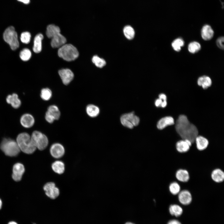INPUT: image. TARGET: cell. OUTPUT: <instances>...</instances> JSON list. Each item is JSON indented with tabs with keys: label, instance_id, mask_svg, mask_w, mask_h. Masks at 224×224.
Returning <instances> with one entry per match:
<instances>
[{
	"label": "cell",
	"instance_id": "836d02e7",
	"mask_svg": "<svg viewBox=\"0 0 224 224\" xmlns=\"http://www.w3.org/2000/svg\"><path fill=\"white\" fill-rule=\"evenodd\" d=\"M19 55L22 60L26 61L29 60L31 58V53L29 49L25 48L20 52Z\"/></svg>",
	"mask_w": 224,
	"mask_h": 224
},
{
	"label": "cell",
	"instance_id": "ab89813d",
	"mask_svg": "<svg viewBox=\"0 0 224 224\" xmlns=\"http://www.w3.org/2000/svg\"><path fill=\"white\" fill-rule=\"evenodd\" d=\"M163 100L159 98L157 99L155 101V106L157 107H160L162 102Z\"/></svg>",
	"mask_w": 224,
	"mask_h": 224
},
{
	"label": "cell",
	"instance_id": "ee69618b",
	"mask_svg": "<svg viewBox=\"0 0 224 224\" xmlns=\"http://www.w3.org/2000/svg\"><path fill=\"white\" fill-rule=\"evenodd\" d=\"M8 224H17V223L15 222L11 221L9 222Z\"/></svg>",
	"mask_w": 224,
	"mask_h": 224
},
{
	"label": "cell",
	"instance_id": "ac0fdd59",
	"mask_svg": "<svg viewBox=\"0 0 224 224\" xmlns=\"http://www.w3.org/2000/svg\"><path fill=\"white\" fill-rule=\"evenodd\" d=\"M212 179L216 183H221L224 180V172L220 168L214 169L211 174Z\"/></svg>",
	"mask_w": 224,
	"mask_h": 224
},
{
	"label": "cell",
	"instance_id": "cb8c5ba5",
	"mask_svg": "<svg viewBox=\"0 0 224 224\" xmlns=\"http://www.w3.org/2000/svg\"><path fill=\"white\" fill-rule=\"evenodd\" d=\"M197 83L198 86H202L203 89H206L211 86L212 81L209 77L203 76L198 78Z\"/></svg>",
	"mask_w": 224,
	"mask_h": 224
},
{
	"label": "cell",
	"instance_id": "7a4b0ae2",
	"mask_svg": "<svg viewBox=\"0 0 224 224\" xmlns=\"http://www.w3.org/2000/svg\"><path fill=\"white\" fill-rule=\"evenodd\" d=\"M16 142L20 150L26 154H32L36 149L31 140V136L27 133L19 134L16 138Z\"/></svg>",
	"mask_w": 224,
	"mask_h": 224
},
{
	"label": "cell",
	"instance_id": "f546056e",
	"mask_svg": "<svg viewBox=\"0 0 224 224\" xmlns=\"http://www.w3.org/2000/svg\"><path fill=\"white\" fill-rule=\"evenodd\" d=\"M184 42L183 40L180 38L175 39L172 43L171 45L173 49L177 52L180 51L181 47L184 45Z\"/></svg>",
	"mask_w": 224,
	"mask_h": 224
},
{
	"label": "cell",
	"instance_id": "4dcf8cb0",
	"mask_svg": "<svg viewBox=\"0 0 224 224\" xmlns=\"http://www.w3.org/2000/svg\"><path fill=\"white\" fill-rule=\"evenodd\" d=\"M124 35L129 40L132 39L135 35V31L130 26H125L123 30Z\"/></svg>",
	"mask_w": 224,
	"mask_h": 224
},
{
	"label": "cell",
	"instance_id": "4316f807",
	"mask_svg": "<svg viewBox=\"0 0 224 224\" xmlns=\"http://www.w3.org/2000/svg\"><path fill=\"white\" fill-rule=\"evenodd\" d=\"M60 32V30L58 26L51 24L48 25L47 27L46 35L49 38L51 39L54 35Z\"/></svg>",
	"mask_w": 224,
	"mask_h": 224
},
{
	"label": "cell",
	"instance_id": "d6a6232c",
	"mask_svg": "<svg viewBox=\"0 0 224 224\" xmlns=\"http://www.w3.org/2000/svg\"><path fill=\"white\" fill-rule=\"evenodd\" d=\"M41 98L44 100L47 101L50 99L52 96V92L48 88L42 89L40 94Z\"/></svg>",
	"mask_w": 224,
	"mask_h": 224
},
{
	"label": "cell",
	"instance_id": "3957f363",
	"mask_svg": "<svg viewBox=\"0 0 224 224\" xmlns=\"http://www.w3.org/2000/svg\"><path fill=\"white\" fill-rule=\"evenodd\" d=\"M58 56L64 60L71 61L76 59L79 56L77 49L70 44H65L59 48L58 50Z\"/></svg>",
	"mask_w": 224,
	"mask_h": 224
},
{
	"label": "cell",
	"instance_id": "603a6c76",
	"mask_svg": "<svg viewBox=\"0 0 224 224\" xmlns=\"http://www.w3.org/2000/svg\"><path fill=\"white\" fill-rule=\"evenodd\" d=\"M43 35L40 33L38 34L35 37L33 49L34 52L38 53L42 50V41L43 39Z\"/></svg>",
	"mask_w": 224,
	"mask_h": 224
},
{
	"label": "cell",
	"instance_id": "2e32d148",
	"mask_svg": "<svg viewBox=\"0 0 224 224\" xmlns=\"http://www.w3.org/2000/svg\"><path fill=\"white\" fill-rule=\"evenodd\" d=\"M194 142L197 149L199 151H203L206 149L209 144L208 140L202 136L198 135L195 138Z\"/></svg>",
	"mask_w": 224,
	"mask_h": 224
},
{
	"label": "cell",
	"instance_id": "52a82bcc",
	"mask_svg": "<svg viewBox=\"0 0 224 224\" xmlns=\"http://www.w3.org/2000/svg\"><path fill=\"white\" fill-rule=\"evenodd\" d=\"M122 124L125 127L132 128L134 126L138 125L140 121L139 118L134 115V112L124 114L120 117Z\"/></svg>",
	"mask_w": 224,
	"mask_h": 224
},
{
	"label": "cell",
	"instance_id": "b9f144b4",
	"mask_svg": "<svg viewBox=\"0 0 224 224\" xmlns=\"http://www.w3.org/2000/svg\"><path fill=\"white\" fill-rule=\"evenodd\" d=\"M167 105V100H163L162 101V102L161 104V107H162V108H165L166 106Z\"/></svg>",
	"mask_w": 224,
	"mask_h": 224
},
{
	"label": "cell",
	"instance_id": "1f68e13d",
	"mask_svg": "<svg viewBox=\"0 0 224 224\" xmlns=\"http://www.w3.org/2000/svg\"><path fill=\"white\" fill-rule=\"evenodd\" d=\"M200 44L196 41L190 43L188 45V50L191 53L194 54L198 52L201 49Z\"/></svg>",
	"mask_w": 224,
	"mask_h": 224
},
{
	"label": "cell",
	"instance_id": "9c48e42d",
	"mask_svg": "<svg viewBox=\"0 0 224 224\" xmlns=\"http://www.w3.org/2000/svg\"><path fill=\"white\" fill-rule=\"evenodd\" d=\"M178 195V198L179 202L183 205H189L192 202V194L187 190L184 189L180 191Z\"/></svg>",
	"mask_w": 224,
	"mask_h": 224
},
{
	"label": "cell",
	"instance_id": "484cf974",
	"mask_svg": "<svg viewBox=\"0 0 224 224\" xmlns=\"http://www.w3.org/2000/svg\"><path fill=\"white\" fill-rule=\"evenodd\" d=\"M52 168L54 172L59 174L63 173L65 170L64 163L59 161H57L53 162L52 165Z\"/></svg>",
	"mask_w": 224,
	"mask_h": 224
},
{
	"label": "cell",
	"instance_id": "ba28073f",
	"mask_svg": "<svg viewBox=\"0 0 224 224\" xmlns=\"http://www.w3.org/2000/svg\"><path fill=\"white\" fill-rule=\"evenodd\" d=\"M46 195L52 199H55L59 195V191L53 182H49L45 184L43 187Z\"/></svg>",
	"mask_w": 224,
	"mask_h": 224
},
{
	"label": "cell",
	"instance_id": "8fae6325",
	"mask_svg": "<svg viewBox=\"0 0 224 224\" xmlns=\"http://www.w3.org/2000/svg\"><path fill=\"white\" fill-rule=\"evenodd\" d=\"M58 72L63 83L65 85H68L74 77L73 72L69 69H61Z\"/></svg>",
	"mask_w": 224,
	"mask_h": 224
},
{
	"label": "cell",
	"instance_id": "f1b7e54d",
	"mask_svg": "<svg viewBox=\"0 0 224 224\" xmlns=\"http://www.w3.org/2000/svg\"><path fill=\"white\" fill-rule=\"evenodd\" d=\"M169 189L170 193L174 195H178L181 191L180 184L176 181H173L170 184Z\"/></svg>",
	"mask_w": 224,
	"mask_h": 224
},
{
	"label": "cell",
	"instance_id": "f6af8a7d",
	"mask_svg": "<svg viewBox=\"0 0 224 224\" xmlns=\"http://www.w3.org/2000/svg\"><path fill=\"white\" fill-rule=\"evenodd\" d=\"M2 200H1V199H0V209L1 208V207H2Z\"/></svg>",
	"mask_w": 224,
	"mask_h": 224
},
{
	"label": "cell",
	"instance_id": "44dd1931",
	"mask_svg": "<svg viewBox=\"0 0 224 224\" xmlns=\"http://www.w3.org/2000/svg\"><path fill=\"white\" fill-rule=\"evenodd\" d=\"M170 214L176 217L181 216L183 212L182 208L179 205L176 204H171L170 205L168 208Z\"/></svg>",
	"mask_w": 224,
	"mask_h": 224
},
{
	"label": "cell",
	"instance_id": "5bb4252c",
	"mask_svg": "<svg viewBox=\"0 0 224 224\" xmlns=\"http://www.w3.org/2000/svg\"><path fill=\"white\" fill-rule=\"evenodd\" d=\"M192 143L190 140L188 139L180 140L176 143V149L179 153H184L189 151Z\"/></svg>",
	"mask_w": 224,
	"mask_h": 224
},
{
	"label": "cell",
	"instance_id": "d4e9b609",
	"mask_svg": "<svg viewBox=\"0 0 224 224\" xmlns=\"http://www.w3.org/2000/svg\"><path fill=\"white\" fill-rule=\"evenodd\" d=\"M86 111L89 116L91 117H95L99 114L100 109L95 105L89 104L87 105L86 108Z\"/></svg>",
	"mask_w": 224,
	"mask_h": 224
},
{
	"label": "cell",
	"instance_id": "30bf717a",
	"mask_svg": "<svg viewBox=\"0 0 224 224\" xmlns=\"http://www.w3.org/2000/svg\"><path fill=\"white\" fill-rule=\"evenodd\" d=\"M52 156L56 158L62 157L65 153V149L63 146L59 143H55L52 144L50 149Z\"/></svg>",
	"mask_w": 224,
	"mask_h": 224
},
{
	"label": "cell",
	"instance_id": "60d3db41",
	"mask_svg": "<svg viewBox=\"0 0 224 224\" xmlns=\"http://www.w3.org/2000/svg\"><path fill=\"white\" fill-rule=\"evenodd\" d=\"M158 97L161 100L163 101L167 100V96L164 94L161 93L159 94Z\"/></svg>",
	"mask_w": 224,
	"mask_h": 224
},
{
	"label": "cell",
	"instance_id": "8992f818",
	"mask_svg": "<svg viewBox=\"0 0 224 224\" xmlns=\"http://www.w3.org/2000/svg\"><path fill=\"white\" fill-rule=\"evenodd\" d=\"M31 138L36 148L39 150L44 149L48 145L49 141L47 137L40 131H34L31 136Z\"/></svg>",
	"mask_w": 224,
	"mask_h": 224
},
{
	"label": "cell",
	"instance_id": "6da1fadb",
	"mask_svg": "<svg viewBox=\"0 0 224 224\" xmlns=\"http://www.w3.org/2000/svg\"><path fill=\"white\" fill-rule=\"evenodd\" d=\"M177 133L183 139H188L192 143L194 142L198 135V130L196 126L190 123L187 117L184 115H180L177 119L175 125Z\"/></svg>",
	"mask_w": 224,
	"mask_h": 224
},
{
	"label": "cell",
	"instance_id": "e575fe53",
	"mask_svg": "<svg viewBox=\"0 0 224 224\" xmlns=\"http://www.w3.org/2000/svg\"><path fill=\"white\" fill-rule=\"evenodd\" d=\"M92 60L96 67L100 68L103 67L106 64L105 60L97 55L94 56L92 58Z\"/></svg>",
	"mask_w": 224,
	"mask_h": 224
},
{
	"label": "cell",
	"instance_id": "d6986e66",
	"mask_svg": "<svg viewBox=\"0 0 224 224\" xmlns=\"http://www.w3.org/2000/svg\"><path fill=\"white\" fill-rule=\"evenodd\" d=\"M214 34V32L210 26L206 25L203 27L201 35L204 40H211L213 37Z\"/></svg>",
	"mask_w": 224,
	"mask_h": 224
},
{
	"label": "cell",
	"instance_id": "7bdbcfd3",
	"mask_svg": "<svg viewBox=\"0 0 224 224\" xmlns=\"http://www.w3.org/2000/svg\"><path fill=\"white\" fill-rule=\"evenodd\" d=\"M18 1L22 2L25 4H28L29 3L30 0H17Z\"/></svg>",
	"mask_w": 224,
	"mask_h": 224
},
{
	"label": "cell",
	"instance_id": "83f0119b",
	"mask_svg": "<svg viewBox=\"0 0 224 224\" xmlns=\"http://www.w3.org/2000/svg\"><path fill=\"white\" fill-rule=\"evenodd\" d=\"M47 111L54 118L55 120L59 119L60 112L57 106L54 105L49 106L48 108Z\"/></svg>",
	"mask_w": 224,
	"mask_h": 224
},
{
	"label": "cell",
	"instance_id": "7402d4cb",
	"mask_svg": "<svg viewBox=\"0 0 224 224\" xmlns=\"http://www.w3.org/2000/svg\"><path fill=\"white\" fill-rule=\"evenodd\" d=\"M7 102L14 108H18L21 105V101L18 95L15 93L8 95L6 98Z\"/></svg>",
	"mask_w": 224,
	"mask_h": 224
},
{
	"label": "cell",
	"instance_id": "4fadbf2b",
	"mask_svg": "<svg viewBox=\"0 0 224 224\" xmlns=\"http://www.w3.org/2000/svg\"><path fill=\"white\" fill-rule=\"evenodd\" d=\"M51 39V46L54 48H59L64 44L66 42L65 37L60 33L54 35Z\"/></svg>",
	"mask_w": 224,
	"mask_h": 224
},
{
	"label": "cell",
	"instance_id": "9a60e30c",
	"mask_svg": "<svg viewBox=\"0 0 224 224\" xmlns=\"http://www.w3.org/2000/svg\"><path fill=\"white\" fill-rule=\"evenodd\" d=\"M175 124L173 118L170 116L164 117L158 122L157 124V128L160 130L163 129L168 126L172 125Z\"/></svg>",
	"mask_w": 224,
	"mask_h": 224
},
{
	"label": "cell",
	"instance_id": "d590c367",
	"mask_svg": "<svg viewBox=\"0 0 224 224\" xmlns=\"http://www.w3.org/2000/svg\"><path fill=\"white\" fill-rule=\"evenodd\" d=\"M31 35L28 32H22L21 35L20 39L21 42L24 44H28L30 40Z\"/></svg>",
	"mask_w": 224,
	"mask_h": 224
},
{
	"label": "cell",
	"instance_id": "bcb514c9",
	"mask_svg": "<svg viewBox=\"0 0 224 224\" xmlns=\"http://www.w3.org/2000/svg\"><path fill=\"white\" fill-rule=\"evenodd\" d=\"M124 224H135L134 223H132L131 222H127L125 223Z\"/></svg>",
	"mask_w": 224,
	"mask_h": 224
},
{
	"label": "cell",
	"instance_id": "7c38bea8",
	"mask_svg": "<svg viewBox=\"0 0 224 224\" xmlns=\"http://www.w3.org/2000/svg\"><path fill=\"white\" fill-rule=\"evenodd\" d=\"M25 170V168L23 164L19 163L15 164L13 167L12 175L13 179L16 181H20L21 179Z\"/></svg>",
	"mask_w": 224,
	"mask_h": 224
},
{
	"label": "cell",
	"instance_id": "f35d334b",
	"mask_svg": "<svg viewBox=\"0 0 224 224\" xmlns=\"http://www.w3.org/2000/svg\"><path fill=\"white\" fill-rule=\"evenodd\" d=\"M166 224H182V223L178 220L173 219L169 220Z\"/></svg>",
	"mask_w": 224,
	"mask_h": 224
},
{
	"label": "cell",
	"instance_id": "8d00e7d4",
	"mask_svg": "<svg viewBox=\"0 0 224 224\" xmlns=\"http://www.w3.org/2000/svg\"><path fill=\"white\" fill-rule=\"evenodd\" d=\"M224 37H219L216 41L217 45V46L221 49H224Z\"/></svg>",
	"mask_w": 224,
	"mask_h": 224
},
{
	"label": "cell",
	"instance_id": "5b68a950",
	"mask_svg": "<svg viewBox=\"0 0 224 224\" xmlns=\"http://www.w3.org/2000/svg\"><path fill=\"white\" fill-rule=\"evenodd\" d=\"M3 38L9 45L12 50H15L19 47L17 34L13 26H10L5 30L3 34Z\"/></svg>",
	"mask_w": 224,
	"mask_h": 224
},
{
	"label": "cell",
	"instance_id": "ffe728a7",
	"mask_svg": "<svg viewBox=\"0 0 224 224\" xmlns=\"http://www.w3.org/2000/svg\"><path fill=\"white\" fill-rule=\"evenodd\" d=\"M175 176L179 181L182 182H186L190 179L188 171L186 170L182 169H180L177 170Z\"/></svg>",
	"mask_w": 224,
	"mask_h": 224
},
{
	"label": "cell",
	"instance_id": "e0dca14e",
	"mask_svg": "<svg viewBox=\"0 0 224 224\" xmlns=\"http://www.w3.org/2000/svg\"><path fill=\"white\" fill-rule=\"evenodd\" d=\"M20 122L22 125L26 128H30L32 127L35 123L33 117L30 114H25L22 115L20 119Z\"/></svg>",
	"mask_w": 224,
	"mask_h": 224
},
{
	"label": "cell",
	"instance_id": "74e56055",
	"mask_svg": "<svg viewBox=\"0 0 224 224\" xmlns=\"http://www.w3.org/2000/svg\"><path fill=\"white\" fill-rule=\"evenodd\" d=\"M45 118L46 121L49 123H53L55 120L54 118L47 111L45 113Z\"/></svg>",
	"mask_w": 224,
	"mask_h": 224
},
{
	"label": "cell",
	"instance_id": "277c9868",
	"mask_svg": "<svg viewBox=\"0 0 224 224\" xmlns=\"http://www.w3.org/2000/svg\"><path fill=\"white\" fill-rule=\"evenodd\" d=\"M0 148L5 155L10 156H17L20 150L16 142L10 138L3 139L0 144Z\"/></svg>",
	"mask_w": 224,
	"mask_h": 224
}]
</instances>
